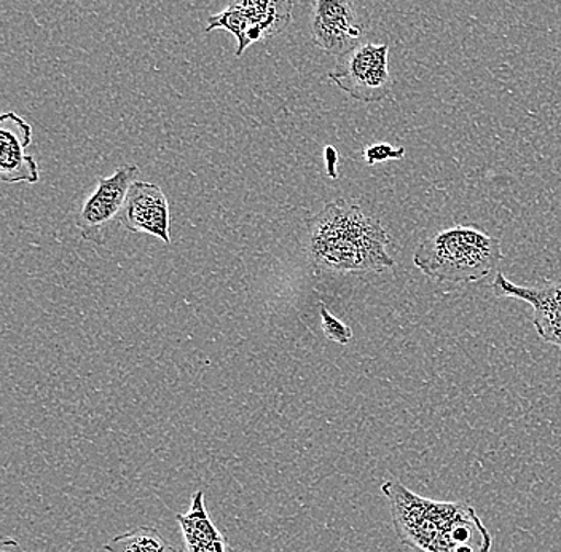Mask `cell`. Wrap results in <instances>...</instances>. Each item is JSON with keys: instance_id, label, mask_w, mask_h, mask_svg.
<instances>
[{"instance_id": "3957f363", "label": "cell", "mask_w": 561, "mask_h": 552, "mask_svg": "<svg viewBox=\"0 0 561 552\" xmlns=\"http://www.w3.org/2000/svg\"><path fill=\"white\" fill-rule=\"evenodd\" d=\"M503 259L501 241L476 225H454L421 243L413 263L431 280L469 284L489 277Z\"/></svg>"}, {"instance_id": "5bb4252c", "label": "cell", "mask_w": 561, "mask_h": 552, "mask_svg": "<svg viewBox=\"0 0 561 552\" xmlns=\"http://www.w3.org/2000/svg\"><path fill=\"white\" fill-rule=\"evenodd\" d=\"M405 157L403 147H394L388 143L371 144L364 149V158L368 165L385 164V161L402 160Z\"/></svg>"}, {"instance_id": "6da1fadb", "label": "cell", "mask_w": 561, "mask_h": 552, "mask_svg": "<svg viewBox=\"0 0 561 552\" xmlns=\"http://www.w3.org/2000/svg\"><path fill=\"white\" fill-rule=\"evenodd\" d=\"M399 540L415 552H491L493 537L472 506L420 497L405 485L385 481Z\"/></svg>"}, {"instance_id": "30bf717a", "label": "cell", "mask_w": 561, "mask_h": 552, "mask_svg": "<svg viewBox=\"0 0 561 552\" xmlns=\"http://www.w3.org/2000/svg\"><path fill=\"white\" fill-rule=\"evenodd\" d=\"M33 143V126L15 112L0 117V181L5 184H37L41 179L37 161L27 156L26 147Z\"/></svg>"}, {"instance_id": "277c9868", "label": "cell", "mask_w": 561, "mask_h": 552, "mask_svg": "<svg viewBox=\"0 0 561 552\" xmlns=\"http://www.w3.org/2000/svg\"><path fill=\"white\" fill-rule=\"evenodd\" d=\"M294 20V0H230L227 9L209 16L205 33L226 30L237 38V58L255 42L276 37Z\"/></svg>"}, {"instance_id": "8fae6325", "label": "cell", "mask_w": 561, "mask_h": 552, "mask_svg": "<svg viewBox=\"0 0 561 552\" xmlns=\"http://www.w3.org/2000/svg\"><path fill=\"white\" fill-rule=\"evenodd\" d=\"M178 523L182 530L181 552H234L227 538L217 530L210 520L205 506V494L196 491L192 497L188 512L178 515Z\"/></svg>"}, {"instance_id": "5b68a950", "label": "cell", "mask_w": 561, "mask_h": 552, "mask_svg": "<svg viewBox=\"0 0 561 552\" xmlns=\"http://www.w3.org/2000/svg\"><path fill=\"white\" fill-rule=\"evenodd\" d=\"M329 79L360 103H380L391 94L392 82L389 72V47L386 44H363L340 56Z\"/></svg>"}, {"instance_id": "4fadbf2b", "label": "cell", "mask_w": 561, "mask_h": 552, "mask_svg": "<svg viewBox=\"0 0 561 552\" xmlns=\"http://www.w3.org/2000/svg\"><path fill=\"white\" fill-rule=\"evenodd\" d=\"M319 312H321V328L324 336L332 342L340 343V346H348L351 339H353V330L350 326L333 316L324 304H321Z\"/></svg>"}, {"instance_id": "9a60e30c", "label": "cell", "mask_w": 561, "mask_h": 552, "mask_svg": "<svg viewBox=\"0 0 561 552\" xmlns=\"http://www.w3.org/2000/svg\"><path fill=\"white\" fill-rule=\"evenodd\" d=\"M0 552H27L21 548V544L18 543L13 538H3L2 544H0Z\"/></svg>"}, {"instance_id": "8992f818", "label": "cell", "mask_w": 561, "mask_h": 552, "mask_svg": "<svg viewBox=\"0 0 561 552\" xmlns=\"http://www.w3.org/2000/svg\"><path fill=\"white\" fill-rule=\"evenodd\" d=\"M140 174L136 165H123L107 178H100L96 189L85 200L76 223L85 240L103 243V230L112 221L121 217L129 189Z\"/></svg>"}, {"instance_id": "52a82bcc", "label": "cell", "mask_w": 561, "mask_h": 552, "mask_svg": "<svg viewBox=\"0 0 561 552\" xmlns=\"http://www.w3.org/2000/svg\"><path fill=\"white\" fill-rule=\"evenodd\" d=\"M366 26L353 0H316L311 41L332 56H343L363 44Z\"/></svg>"}, {"instance_id": "ba28073f", "label": "cell", "mask_w": 561, "mask_h": 552, "mask_svg": "<svg viewBox=\"0 0 561 552\" xmlns=\"http://www.w3.org/2000/svg\"><path fill=\"white\" fill-rule=\"evenodd\" d=\"M497 297H514L528 302L535 308L536 330L546 342L561 348V280L542 281L538 286H518L508 281L504 273H497L491 283Z\"/></svg>"}, {"instance_id": "9c48e42d", "label": "cell", "mask_w": 561, "mask_h": 552, "mask_svg": "<svg viewBox=\"0 0 561 552\" xmlns=\"http://www.w3.org/2000/svg\"><path fill=\"white\" fill-rule=\"evenodd\" d=\"M123 227L133 234H149L170 245V205L157 184L136 181L129 189L121 217Z\"/></svg>"}, {"instance_id": "7c38bea8", "label": "cell", "mask_w": 561, "mask_h": 552, "mask_svg": "<svg viewBox=\"0 0 561 552\" xmlns=\"http://www.w3.org/2000/svg\"><path fill=\"white\" fill-rule=\"evenodd\" d=\"M105 552H181L153 527H138L108 540Z\"/></svg>"}, {"instance_id": "7a4b0ae2", "label": "cell", "mask_w": 561, "mask_h": 552, "mask_svg": "<svg viewBox=\"0 0 561 552\" xmlns=\"http://www.w3.org/2000/svg\"><path fill=\"white\" fill-rule=\"evenodd\" d=\"M389 235L359 206L339 200L308 223V258L316 273L383 272L394 267Z\"/></svg>"}]
</instances>
